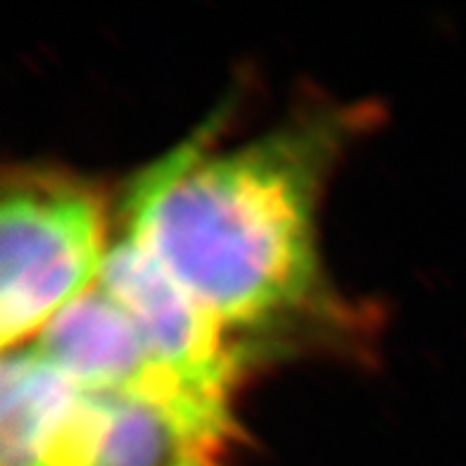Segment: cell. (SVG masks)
I'll return each instance as SVG.
<instances>
[{
	"instance_id": "1",
	"label": "cell",
	"mask_w": 466,
	"mask_h": 466,
	"mask_svg": "<svg viewBox=\"0 0 466 466\" xmlns=\"http://www.w3.org/2000/svg\"><path fill=\"white\" fill-rule=\"evenodd\" d=\"M364 110H312L219 147V116L134 178L127 233L233 336L274 343L333 312L317 243L326 177Z\"/></svg>"
},
{
	"instance_id": "2",
	"label": "cell",
	"mask_w": 466,
	"mask_h": 466,
	"mask_svg": "<svg viewBox=\"0 0 466 466\" xmlns=\"http://www.w3.org/2000/svg\"><path fill=\"white\" fill-rule=\"evenodd\" d=\"M105 205L96 186L48 167L5 174L0 203V340L5 352L41 333L98 281Z\"/></svg>"
},
{
	"instance_id": "4",
	"label": "cell",
	"mask_w": 466,
	"mask_h": 466,
	"mask_svg": "<svg viewBox=\"0 0 466 466\" xmlns=\"http://www.w3.org/2000/svg\"><path fill=\"white\" fill-rule=\"evenodd\" d=\"M98 286L134 321L157 362L205 400L231 410L233 388L258 350L198 305L127 231L107 248Z\"/></svg>"
},
{
	"instance_id": "3",
	"label": "cell",
	"mask_w": 466,
	"mask_h": 466,
	"mask_svg": "<svg viewBox=\"0 0 466 466\" xmlns=\"http://www.w3.org/2000/svg\"><path fill=\"white\" fill-rule=\"evenodd\" d=\"M31 348L84 390L138 400L198 429L238 441L233 411L205 400L157 362L134 321L98 283L69 302Z\"/></svg>"
},
{
	"instance_id": "5",
	"label": "cell",
	"mask_w": 466,
	"mask_h": 466,
	"mask_svg": "<svg viewBox=\"0 0 466 466\" xmlns=\"http://www.w3.org/2000/svg\"><path fill=\"white\" fill-rule=\"evenodd\" d=\"M112 400L76 386L34 348L3 357L0 466H96Z\"/></svg>"
},
{
	"instance_id": "6",
	"label": "cell",
	"mask_w": 466,
	"mask_h": 466,
	"mask_svg": "<svg viewBox=\"0 0 466 466\" xmlns=\"http://www.w3.org/2000/svg\"><path fill=\"white\" fill-rule=\"evenodd\" d=\"M112 400L96 466H227L233 441L138 400Z\"/></svg>"
}]
</instances>
